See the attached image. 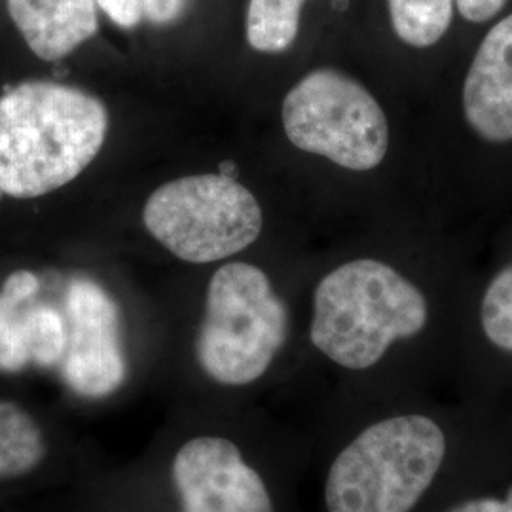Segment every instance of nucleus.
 Wrapping results in <instances>:
<instances>
[{"label":"nucleus","mask_w":512,"mask_h":512,"mask_svg":"<svg viewBox=\"0 0 512 512\" xmlns=\"http://www.w3.org/2000/svg\"><path fill=\"white\" fill-rule=\"evenodd\" d=\"M171 476L183 512H275L266 480L232 440H188L175 454Z\"/></svg>","instance_id":"obj_8"},{"label":"nucleus","mask_w":512,"mask_h":512,"mask_svg":"<svg viewBox=\"0 0 512 512\" xmlns=\"http://www.w3.org/2000/svg\"><path fill=\"white\" fill-rule=\"evenodd\" d=\"M281 118L294 147L351 171L378 167L389 148L380 103L363 84L332 69L306 74L287 93Z\"/></svg>","instance_id":"obj_6"},{"label":"nucleus","mask_w":512,"mask_h":512,"mask_svg":"<svg viewBox=\"0 0 512 512\" xmlns=\"http://www.w3.org/2000/svg\"><path fill=\"white\" fill-rule=\"evenodd\" d=\"M507 0H456L459 14L471 23H484L494 19L503 8Z\"/></svg>","instance_id":"obj_19"},{"label":"nucleus","mask_w":512,"mask_h":512,"mask_svg":"<svg viewBox=\"0 0 512 512\" xmlns=\"http://www.w3.org/2000/svg\"><path fill=\"white\" fill-rule=\"evenodd\" d=\"M512 476V401L461 395L376 408L330 459L325 512H442Z\"/></svg>","instance_id":"obj_1"},{"label":"nucleus","mask_w":512,"mask_h":512,"mask_svg":"<svg viewBox=\"0 0 512 512\" xmlns=\"http://www.w3.org/2000/svg\"><path fill=\"white\" fill-rule=\"evenodd\" d=\"M478 323L484 340L512 357V264L494 275L480 296Z\"/></svg>","instance_id":"obj_15"},{"label":"nucleus","mask_w":512,"mask_h":512,"mask_svg":"<svg viewBox=\"0 0 512 512\" xmlns=\"http://www.w3.org/2000/svg\"><path fill=\"white\" fill-rule=\"evenodd\" d=\"M65 382L88 399L112 395L126 380L118 308L92 279H74L67 291Z\"/></svg>","instance_id":"obj_7"},{"label":"nucleus","mask_w":512,"mask_h":512,"mask_svg":"<svg viewBox=\"0 0 512 512\" xmlns=\"http://www.w3.org/2000/svg\"><path fill=\"white\" fill-rule=\"evenodd\" d=\"M431 304L412 279L382 260H351L325 275L313 293L310 340L332 365L368 374L399 344L429 327Z\"/></svg>","instance_id":"obj_3"},{"label":"nucleus","mask_w":512,"mask_h":512,"mask_svg":"<svg viewBox=\"0 0 512 512\" xmlns=\"http://www.w3.org/2000/svg\"><path fill=\"white\" fill-rule=\"evenodd\" d=\"M109 114L90 93L55 82H23L0 97V192L33 200L92 164Z\"/></svg>","instance_id":"obj_2"},{"label":"nucleus","mask_w":512,"mask_h":512,"mask_svg":"<svg viewBox=\"0 0 512 512\" xmlns=\"http://www.w3.org/2000/svg\"><path fill=\"white\" fill-rule=\"evenodd\" d=\"M463 112L482 139L512 141V14L482 40L463 84Z\"/></svg>","instance_id":"obj_9"},{"label":"nucleus","mask_w":512,"mask_h":512,"mask_svg":"<svg viewBox=\"0 0 512 512\" xmlns=\"http://www.w3.org/2000/svg\"><path fill=\"white\" fill-rule=\"evenodd\" d=\"M35 274L19 270L4 281L0 291V368L16 372L31 363L29 357V313L23 306L37 294Z\"/></svg>","instance_id":"obj_11"},{"label":"nucleus","mask_w":512,"mask_h":512,"mask_svg":"<svg viewBox=\"0 0 512 512\" xmlns=\"http://www.w3.org/2000/svg\"><path fill=\"white\" fill-rule=\"evenodd\" d=\"M10 18L31 52L59 61L97 31L95 0H6Z\"/></svg>","instance_id":"obj_10"},{"label":"nucleus","mask_w":512,"mask_h":512,"mask_svg":"<svg viewBox=\"0 0 512 512\" xmlns=\"http://www.w3.org/2000/svg\"><path fill=\"white\" fill-rule=\"evenodd\" d=\"M289 338V310L270 277L247 262H230L213 274L196 353L217 384L258 382Z\"/></svg>","instance_id":"obj_4"},{"label":"nucleus","mask_w":512,"mask_h":512,"mask_svg":"<svg viewBox=\"0 0 512 512\" xmlns=\"http://www.w3.org/2000/svg\"><path fill=\"white\" fill-rule=\"evenodd\" d=\"M442 512H512V476L495 488L459 499Z\"/></svg>","instance_id":"obj_17"},{"label":"nucleus","mask_w":512,"mask_h":512,"mask_svg":"<svg viewBox=\"0 0 512 512\" xmlns=\"http://www.w3.org/2000/svg\"><path fill=\"white\" fill-rule=\"evenodd\" d=\"M306 0H249L247 42L256 52L281 54L298 37Z\"/></svg>","instance_id":"obj_13"},{"label":"nucleus","mask_w":512,"mask_h":512,"mask_svg":"<svg viewBox=\"0 0 512 512\" xmlns=\"http://www.w3.org/2000/svg\"><path fill=\"white\" fill-rule=\"evenodd\" d=\"M67 344L63 317L48 306L31 308L29 313V355L31 363L50 366L61 361Z\"/></svg>","instance_id":"obj_16"},{"label":"nucleus","mask_w":512,"mask_h":512,"mask_svg":"<svg viewBox=\"0 0 512 512\" xmlns=\"http://www.w3.org/2000/svg\"><path fill=\"white\" fill-rule=\"evenodd\" d=\"M95 4L109 16L116 25L133 29L145 16L143 0H95Z\"/></svg>","instance_id":"obj_18"},{"label":"nucleus","mask_w":512,"mask_h":512,"mask_svg":"<svg viewBox=\"0 0 512 512\" xmlns=\"http://www.w3.org/2000/svg\"><path fill=\"white\" fill-rule=\"evenodd\" d=\"M186 0H143L145 18L154 25H167L181 18Z\"/></svg>","instance_id":"obj_20"},{"label":"nucleus","mask_w":512,"mask_h":512,"mask_svg":"<svg viewBox=\"0 0 512 512\" xmlns=\"http://www.w3.org/2000/svg\"><path fill=\"white\" fill-rule=\"evenodd\" d=\"M46 456V440L37 420L16 403L0 401V480L35 471Z\"/></svg>","instance_id":"obj_12"},{"label":"nucleus","mask_w":512,"mask_h":512,"mask_svg":"<svg viewBox=\"0 0 512 512\" xmlns=\"http://www.w3.org/2000/svg\"><path fill=\"white\" fill-rule=\"evenodd\" d=\"M397 37L414 48H429L444 37L454 18V0H387Z\"/></svg>","instance_id":"obj_14"},{"label":"nucleus","mask_w":512,"mask_h":512,"mask_svg":"<svg viewBox=\"0 0 512 512\" xmlns=\"http://www.w3.org/2000/svg\"><path fill=\"white\" fill-rule=\"evenodd\" d=\"M143 220L171 255L192 264L236 255L262 232V209L251 190L222 173L181 177L156 188Z\"/></svg>","instance_id":"obj_5"}]
</instances>
